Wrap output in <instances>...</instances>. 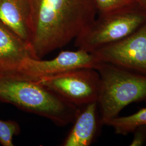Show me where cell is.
<instances>
[{"mask_svg":"<svg viewBox=\"0 0 146 146\" xmlns=\"http://www.w3.org/2000/svg\"><path fill=\"white\" fill-rule=\"evenodd\" d=\"M31 44L38 58L75 40L96 18L93 0H30Z\"/></svg>","mask_w":146,"mask_h":146,"instance_id":"6da1fadb","label":"cell"},{"mask_svg":"<svg viewBox=\"0 0 146 146\" xmlns=\"http://www.w3.org/2000/svg\"><path fill=\"white\" fill-rule=\"evenodd\" d=\"M100 125L97 101L80 107L73 127L62 146H90L97 136Z\"/></svg>","mask_w":146,"mask_h":146,"instance_id":"ba28073f","label":"cell"},{"mask_svg":"<svg viewBox=\"0 0 146 146\" xmlns=\"http://www.w3.org/2000/svg\"></svg>","mask_w":146,"mask_h":146,"instance_id":"e0dca14e","label":"cell"},{"mask_svg":"<svg viewBox=\"0 0 146 146\" xmlns=\"http://www.w3.org/2000/svg\"><path fill=\"white\" fill-rule=\"evenodd\" d=\"M146 22V11L141 5L99 15L75 39V45L78 49L93 52L129 35Z\"/></svg>","mask_w":146,"mask_h":146,"instance_id":"277c9868","label":"cell"},{"mask_svg":"<svg viewBox=\"0 0 146 146\" xmlns=\"http://www.w3.org/2000/svg\"><path fill=\"white\" fill-rule=\"evenodd\" d=\"M0 102L63 127L74 122L80 107L71 104L16 70L0 69Z\"/></svg>","mask_w":146,"mask_h":146,"instance_id":"7a4b0ae2","label":"cell"},{"mask_svg":"<svg viewBox=\"0 0 146 146\" xmlns=\"http://www.w3.org/2000/svg\"><path fill=\"white\" fill-rule=\"evenodd\" d=\"M140 5L141 7L146 11V0H140Z\"/></svg>","mask_w":146,"mask_h":146,"instance_id":"9a60e30c","label":"cell"},{"mask_svg":"<svg viewBox=\"0 0 146 146\" xmlns=\"http://www.w3.org/2000/svg\"><path fill=\"white\" fill-rule=\"evenodd\" d=\"M0 69H1V67H0Z\"/></svg>","mask_w":146,"mask_h":146,"instance_id":"2e32d148","label":"cell"},{"mask_svg":"<svg viewBox=\"0 0 146 146\" xmlns=\"http://www.w3.org/2000/svg\"><path fill=\"white\" fill-rule=\"evenodd\" d=\"M0 21L31 46L30 0H0Z\"/></svg>","mask_w":146,"mask_h":146,"instance_id":"30bf717a","label":"cell"},{"mask_svg":"<svg viewBox=\"0 0 146 146\" xmlns=\"http://www.w3.org/2000/svg\"><path fill=\"white\" fill-rule=\"evenodd\" d=\"M40 59L31 46L0 21V67L16 70L27 58Z\"/></svg>","mask_w":146,"mask_h":146,"instance_id":"9c48e42d","label":"cell"},{"mask_svg":"<svg viewBox=\"0 0 146 146\" xmlns=\"http://www.w3.org/2000/svg\"><path fill=\"white\" fill-rule=\"evenodd\" d=\"M99 15L131 9L141 5L140 0H93Z\"/></svg>","mask_w":146,"mask_h":146,"instance_id":"7c38bea8","label":"cell"},{"mask_svg":"<svg viewBox=\"0 0 146 146\" xmlns=\"http://www.w3.org/2000/svg\"><path fill=\"white\" fill-rule=\"evenodd\" d=\"M36 80L62 99L76 106L98 102L100 76L94 68L76 69Z\"/></svg>","mask_w":146,"mask_h":146,"instance_id":"5b68a950","label":"cell"},{"mask_svg":"<svg viewBox=\"0 0 146 146\" xmlns=\"http://www.w3.org/2000/svg\"><path fill=\"white\" fill-rule=\"evenodd\" d=\"M106 125L112 127L115 134L118 135H127L133 133L137 127L146 125V108H142L131 115L119 116L110 121Z\"/></svg>","mask_w":146,"mask_h":146,"instance_id":"8fae6325","label":"cell"},{"mask_svg":"<svg viewBox=\"0 0 146 146\" xmlns=\"http://www.w3.org/2000/svg\"><path fill=\"white\" fill-rule=\"evenodd\" d=\"M96 70L100 76L98 104L102 125L119 116L127 106L146 101V75L104 62Z\"/></svg>","mask_w":146,"mask_h":146,"instance_id":"3957f363","label":"cell"},{"mask_svg":"<svg viewBox=\"0 0 146 146\" xmlns=\"http://www.w3.org/2000/svg\"><path fill=\"white\" fill-rule=\"evenodd\" d=\"M102 62L93 52L78 49L76 51H62L50 60L27 58L16 70L31 78L38 79L79 68L97 69Z\"/></svg>","mask_w":146,"mask_h":146,"instance_id":"52a82bcc","label":"cell"},{"mask_svg":"<svg viewBox=\"0 0 146 146\" xmlns=\"http://www.w3.org/2000/svg\"><path fill=\"white\" fill-rule=\"evenodd\" d=\"M92 52L102 62L146 75V22L129 35Z\"/></svg>","mask_w":146,"mask_h":146,"instance_id":"8992f818","label":"cell"},{"mask_svg":"<svg viewBox=\"0 0 146 146\" xmlns=\"http://www.w3.org/2000/svg\"><path fill=\"white\" fill-rule=\"evenodd\" d=\"M20 127L15 121L0 119V144L3 146H13V137L20 133Z\"/></svg>","mask_w":146,"mask_h":146,"instance_id":"4fadbf2b","label":"cell"},{"mask_svg":"<svg viewBox=\"0 0 146 146\" xmlns=\"http://www.w3.org/2000/svg\"><path fill=\"white\" fill-rule=\"evenodd\" d=\"M134 136L129 146H143L146 143V125L137 127L133 133Z\"/></svg>","mask_w":146,"mask_h":146,"instance_id":"5bb4252c","label":"cell"}]
</instances>
